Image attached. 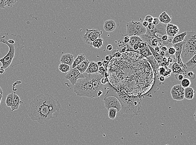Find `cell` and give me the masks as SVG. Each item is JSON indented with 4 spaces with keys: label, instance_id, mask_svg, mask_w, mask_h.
Masks as SVG:
<instances>
[{
    "label": "cell",
    "instance_id": "cell-31",
    "mask_svg": "<svg viewBox=\"0 0 196 145\" xmlns=\"http://www.w3.org/2000/svg\"><path fill=\"white\" fill-rule=\"evenodd\" d=\"M13 103V93L8 94L6 98L5 103L7 106L11 108Z\"/></svg>",
    "mask_w": 196,
    "mask_h": 145
},
{
    "label": "cell",
    "instance_id": "cell-8",
    "mask_svg": "<svg viewBox=\"0 0 196 145\" xmlns=\"http://www.w3.org/2000/svg\"><path fill=\"white\" fill-rule=\"evenodd\" d=\"M86 33L83 36L84 42L91 47L92 43L95 40L100 38L102 31L96 29H86Z\"/></svg>",
    "mask_w": 196,
    "mask_h": 145
},
{
    "label": "cell",
    "instance_id": "cell-9",
    "mask_svg": "<svg viewBox=\"0 0 196 145\" xmlns=\"http://www.w3.org/2000/svg\"><path fill=\"white\" fill-rule=\"evenodd\" d=\"M105 106L108 111L110 108H116L119 112L121 109V105L119 100L114 96L107 97L103 99Z\"/></svg>",
    "mask_w": 196,
    "mask_h": 145
},
{
    "label": "cell",
    "instance_id": "cell-37",
    "mask_svg": "<svg viewBox=\"0 0 196 145\" xmlns=\"http://www.w3.org/2000/svg\"><path fill=\"white\" fill-rule=\"evenodd\" d=\"M5 7H12L16 2L17 0H5Z\"/></svg>",
    "mask_w": 196,
    "mask_h": 145
},
{
    "label": "cell",
    "instance_id": "cell-16",
    "mask_svg": "<svg viewBox=\"0 0 196 145\" xmlns=\"http://www.w3.org/2000/svg\"><path fill=\"white\" fill-rule=\"evenodd\" d=\"M74 56L72 54L66 53L63 54L60 58V62L61 63L64 64L68 65L69 66H72L74 61Z\"/></svg>",
    "mask_w": 196,
    "mask_h": 145
},
{
    "label": "cell",
    "instance_id": "cell-35",
    "mask_svg": "<svg viewBox=\"0 0 196 145\" xmlns=\"http://www.w3.org/2000/svg\"><path fill=\"white\" fill-rule=\"evenodd\" d=\"M191 84V83L190 81L187 78H184L181 81V85L184 88H185L189 87Z\"/></svg>",
    "mask_w": 196,
    "mask_h": 145
},
{
    "label": "cell",
    "instance_id": "cell-60",
    "mask_svg": "<svg viewBox=\"0 0 196 145\" xmlns=\"http://www.w3.org/2000/svg\"><path fill=\"white\" fill-rule=\"evenodd\" d=\"M167 58L165 57H163L162 60V62L165 63L167 62Z\"/></svg>",
    "mask_w": 196,
    "mask_h": 145
},
{
    "label": "cell",
    "instance_id": "cell-7",
    "mask_svg": "<svg viewBox=\"0 0 196 145\" xmlns=\"http://www.w3.org/2000/svg\"><path fill=\"white\" fill-rule=\"evenodd\" d=\"M196 51V47L184 42L183 45L182 51L180 56V58L183 63L185 64L186 63L195 56Z\"/></svg>",
    "mask_w": 196,
    "mask_h": 145
},
{
    "label": "cell",
    "instance_id": "cell-47",
    "mask_svg": "<svg viewBox=\"0 0 196 145\" xmlns=\"http://www.w3.org/2000/svg\"><path fill=\"white\" fill-rule=\"evenodd\" d=\"M160 23L159 20V18H154L153 20L152 23H153L155 26L159 24Z\"/></svg>",
    "mask_w": 196,
    "mask_h": 145
},
{
    "label": "cell",
    "instance_id": "cell-40",
    "mask_svg": "<svg viewBox=\"0 0 196 145\" xmlns=\"http://www.w3.org/2000/svg\"><path fill=\"white\" fill-rule=\"evenodd\" d=\"M188 77L190 78V80H193L195 79L196 75L192 71H189L187 74Z\"/></svg>",
    "mask_w": 196,
    "mask_h": 145
},
{
    "label": "cell",
    "instance_id": "cell-20",
    "mask_svg": "<svg viewBox=\"0 0 196 145\" xmlns=\"http://www.w3.org/2000/svg\"><path fill=\"white\" fill-rule=\"evenodd\" d=\"M146 59L150 63L152 66L155 74L157 73L158 70H159V68L160 67V66L158 64L155 59L152 55L146 57Z\"/></svg>",
    "mask_w": 196,
    "mask_h": 145
},
{
    "label": "cell",
    "instance_id": "cell-53",
    "mask_svg": "<svg viewBox=\"0 0 196 145\" xmlns=\"http://www.w3.org/2000/svg\"><path fill=\"white\" fill-rule=\"evenodd\" d=\"M154 51H155L157 53H158V54H159L160 51H161V48H160L159 47H158V46L154 47Z\"/></svg>",
    "mask_w": 196,
    "mask_h": 145
},
{
    "label": "cell",
    "instance_id": "cell-38",
    "mask_svg": "<svg viewBox=\"0 0 196 145\" xmlns=\"http://www.w3.org/2000/svg\"><path fill=\"white\" fill-rule=\"evenodd\" d=\"M140 41H138V42H135L134 45H133V49L135 52H137V53L139 54V51H138V49H139V45L140 43Z\"/></svg>",
    "mask_w": 196,
    "mask_h": 145
},
{
    "label": "cell",
    "instance_id": "cell-1",
    "mask_svg": "<svg viewBox=\"0 0 196 145\" xmlns=\"http://www.w3.org/2000/svg\"><path fill=\"white\" fill-rule=\"evenodd\" d=\"M109 83L118 92L135 95L151 89L155 74L150 63L137 52L122 53L119 58L113 57L107 69Z\"/></svg>",
    "mask_w": 196,
    "mask_h": 145
},
{
    "label": "cell",
    "instance_id": "cell-27",
    "mask_svg": "<svg viewBox=\"0 0 196 145\" xmlns=\"http://www.w3.org/2000/svg\"><path fill=\"white\" fill-rule=\"evenodd\" d=\"M186 32H183L182 33L179 34L175 36L172 40L171 44L174 45V44H176V43L183 42L184 40V38L186 35Z\"/></svg>",
    "mask_w": 196,
    "mask_h": 145
},
{
    "label": "cell",
    "instance_id": "cell-61",
    "mask_svg": "<svg viewBox=\"0 0 196 145\" xmlns=\"http://www.w3.org/2000/svg\"><path fill=\"white\" fill-rule=\"evenodd\" d=\"M3 98V94H0V105L1 104V102L2 99Z\"/></svg>",
    "mask_w": 196,
    "mask_h": 145
},
{
    "label": "cell",
    "instance_id": "cell-2",
    "mask_svg": "<svg viewBox=\"0 0 196 145\" xmlns=\"http://www.w3.org/2000/svg\"><path fill=\"white\" fill-rule=\"evenodd\" d=\"M61 107L59 101L52 95L40 94L30 103L27 114L32 121L44 125L58 117Z\"/></svg>",
    "mask_w": 196,
    "mask_h": 145
},
{
    "label": "cell",
    "instance_id": "cell-24",
    "mask_svg": "<svg viewBox=\"0 0 196 145\" xmlns=\"http://www.w3.org/2000/svg\"><path fill=\"white\" fill-rule=\"evenodd\" d=\"M86 59H87V58H86L85 54H78L77 56L76 59L74 61L72 66V69H74L78 65L80 64L84 61L86 60Z\"/></svg>",
    "mask_w": 196,
    "mask_h": 145
},
{
    "label": "cell",
    "instance_id": "cell-33",
    "mask_svg": "<svg viewBox=\"0 0 196 145\" xmlns=\"http://www.w3.org/2000/svg\"><path fill=\"white\" fill-rule=\"evenodd\" d=\"M108 117L111 120H114L116 117L118 111L116 108H110L108 110Z\"/></svg>",
    "mask_w": 196,
    "mask_h": 145
},
{
    "label": "cell",
    "instance_id": "cell-51",
    "mask_svg": "<svg viewBox=\"0 0 196 145\" xmlns=\"http://www.w3.org/2000/svg\"><path fill=\"white\" fill-rule=\"evenodd\" d=\"M161 51H164V52H167L168 51V47L167 46H163L161 48Z\"/></svg>",
    "mask_w": 196,
    "mask_h": 145
},
{
    "label": "cell",
    "instance_id": "cell-18",
    "mask_svg": "<svg viewBox=\"0 0 196 145\" xmlns=\"http://www.w3.org/2000/svg\"><path fill=\"white\" fill-rule=\"evenodd\" d=\"M99 71V67L97 66V62L94 61L90 62L88 69L85 73H86L94 74L98 73Z\"/></svg>",
    "mask_w": 196,
    "mask_h": 145
},
{
    "label": "cell",
    "instance_id": "cell-28",
    "mask_svg": "<svg viewBox=\"0 0 196 145\" xmlns=\"http://www.w3.org/2000/svg\"><path fill=\"white\" fill-rule=\"evenodd\" d=\"M171 69L172 71V72L173 73L174 75L176 74H185V72H184L182 70L178 64L176 62L173 63V64L171 66Z\"/></svg>",
    "mask_w": 196,
    "mask_h": 145
},
{
    "label": "cell",
    "instance_id": "cell-42",
    "mask_svg": "<svg viewBox=\"0 0 196 145\" xmlns=\"http://www.w3.org/2000/svg\"><path fill=\"white\" fill-rule=\"evenodd\" d=\"M166 70H167V69L165 68L162 67H160L159 70H158V72H159V73L160 75L163 76L165 72H166Z\"/></svg>",
    "mask_w": 196,
    "mask_h": 145
},
{
    "label": "cell",
    "instance_id": "cell-58",
    "mask_svg": "<svg viewBox=\"0 0 196 145\" xmlns=\"http://www.w3.org/2000/svg\"><path fill=\"white\" fill-rule=\"evenodd\" d=\"M159 54L160 56H162V57H165V52L161 51H160L159 53Z\"/></svg>",
    "mask_w": 196,
    "mask_h": 145
},
{
    "label": "cell",
    "instance_id": "cell-10",
    "mask_svg": "<svg viewBox=\"0 0 196 145\" xmlns=\"http://www.w3.org/2000/svg\"><path fill=\"white\" fill-rule=\"evenodd\" d=\"M85 78L84 74H81L76 67L70 70L66 73L64 78L68 80L73 86H74L79 79Z\"/></svg>",
    "mask_w": 196,
    "mask_h": 145
},
{
    "label": "cell",
    "instance_id": "cell-25",
    "mask_svg": "<svg viewBox=\"0 0 196 145\" xmlns=\"http://www.w3.org/2000/svg\"><path fill=\"white\" fill-rule=\"evenodd\" d=\"M148 47L149 49H150L152 55V56L154 57V58L155 59L158 64H159L160 67L161 64L162 63V60L163 57L160 56L159 54L157 53V52L154 51V48L152 47L151 46H150L148 44Z\"/></svg>",
    "mask_w": 196,
    "mask_h": 145
},
{
    "label": "cell",
    "instance_id": "cell-30",
    "mask_svg": "<svg viewBox=\"0 0 196 145\" xmlns=\"http://www.w3.org/2000/svg\"><path fill=\"white\" fill-rule=\"evenodd\" d=\"M104 40L101 37L95 40L92 43L91 47H93L96 49H99L103 45Z\"/></svg>",
    "mask_w": 196,
    "mask_h": 145
},
{
    "label": "cell",
    "instance_id": "cell-13",
    "mask_svg": "<svg viewBox=\"0 0 196 145\" xmlns=\"http://www.w3.org/2000/svg\"><path fill=\"white\" fill-rule=\"evenodd\" d=\"M183 42L196 47V32L195 31L186 32V35Z\"/></svg>",
    "mask_w": 196,
    "mask_h": 145
},
{
    "label": "cell",
    "instance_id": "cell-32",
    "mask_svg": "<svg viewBox=\"0 0 196 145\" xmlns=\"http://www.w3.org/2000/svg\"><path fill=\"white\" fill-rule=\"evenodd\" d=\"M59 70L60 72L66 73L70 70V67L68 65L61 63L59 65Z\"/></svg>",
    "mask_w": 196,
    "mask_h": 145
},
{
    "label": "cell",
    "instance_id": "cell-3",
    "mask_svg": "<svg viewBox=\"0 0 196 145\" xmlns=\"http://www.w3.org/2000/svg\"><path fill=\"white\" fill-rule=\"evenodd\" d=\"M0 43L5 44L9 48L8 53L0 59L1 66L5 71L8 68L13 67L24 62L22 50L24 47V43L21 36L3 33L0 34Z\"/></svg>",
    "mask_w": 196,
    "mask_h": 145
},
{
    "label": "cell",
    "instance_id": "cell-12",
    "mask_svg": "<svg viewBox=\"0 0 196 145\" xmlns=\"http://www.w3.org/2000/svg\"><path fill=\"white\" fill-rule=\"evenodd\" d=\"M167 24H164L160 22L157 25L155 26L154 29L153 30H150L146 29V32L145 34L148 35H154L156 34H159L162 36L167 35L166 28Z\"/></svg>",
    "mask_w": 196,
    "mask_h": 145
},
{
    "label": "cell",
    "instance_id": "cell-63",
    "mask_svg": "<svg viewBox=\"0 0 196 145\" xmlns=\"http://www.w3.org/2000/svg\"><path fill=\"white\" fill-rule=\"evenodd\" d=\"M3 92L2 89L1 87L0 86V94H3Z\"/></svg>",
    "mask_w": 196,
    "mask_h": 145
},
{
    "label": "cell",
    "instance_id": "cell-45",
    "mask_svg": "<svg viewBox=\"0 0 196 145\" xmlns=\"http://www.w3.org/2000/svg\"><path fill=\"white\" fill-rule=\"evenodd\" d=\"M123 40H124V42L125 44H128V43H129V41H130V37L129 36L126 35H125L123 37Z\"/></svg>",
    "mask_w": 196,
    "mask_h": 145
},
{
    "label": "cell",
    "instance_id": "cell-15",
    "mask_svg": "<svg viewBox=\"0 0 196 145\" xmlns=\"http://www.w3.org/2000/svg\"><path fill=\"white\" fill-rule=\"evenodd\" d=\"M179 31V29L177 26L171 23H168L167 24L166 34L168 37H174Z\"/></svg>",
    "mask_w": 196,
    "mask_h": 145
},
{
    "label": "cell",
    "instance_id": "cell-46",
    "mask_svg": "<svg viewBox=\"0 0 196 145\" xmlns=\"http://www.w3.org/2000/svg\"><path fill=\"white\" fill-rule=\"evenodd\" d=\"M109 62L110 61H107L106 60L103 61V62H102V67H104V68L105 69L106 71H107L108 67V65Z\"/></svg>",
    "mask_w": 196,
    "mask_h": 145
},
{
    "label": "cell",
    "instance_id": "cell-41",
    "mask_svg": "<svg viewBox=\"0 0 196 145\" xmlns=\"http://www.w3.org/2000/svg\"><path fill=\"white\" fill-rule=\"evenodd\" d=\"M154 18L152 16H150V15H148L146 16L145 18V21H146L149 23H152L153 20Z\"/></svg>",
    "mask_w": 196,
    "mask_h": 145
},
{
    "label": "cell",
    "instance_id": "cell-29",
    "mask_svg": "<svg viewBox=\"0 0 196 145\" xmlns=\"http://www.w3.org/2000/svg\"><path fill=\"white\" fill-rule=\"evenodd\" d=\"M184 65L186 68L187 71L189 70L194 69L196 66V56H195L190 60L186 63Z\"/></svg>",
    "mask_w": 196,
    "mask_h": 145
},
{
    "label": "cell",
    "instance_id": "cell-54",
    "mask_svg": "<svg viewBox=\"0 0 196 145\" xmlns=\"http://www.w3.org/2000/svg\"><path fill=\"white\" fill-rule=\"evenodd\" d=\"M142 24L143 27L145 28H147L148 27V26L149 23L144 21L143 22Z\"/></svg>",
    "mask_w": 196,
    "mask_h": 145
},
{
    "label": "cell",
    "instance_id": "cell-48",
    "mask_svg": "<svg viewBox=\"0 0 196 145\" xmlns=\"http://www.w3.org/2000/svg\"><path fill=\"white\" fill-rule=\"evenodd\" d=\"M5 7L4 1L0 0V9H4Z\"/></svg>",
    "mask_w": 196,
    "mask_h": 145
},
{
    "label": "cell",
    "instance_id": "cell-23",
    "mask_svg": "<svg viewBox=\"0 0 196 145\" xmlns=\"http://www.w3.org/2000/svg\"><path fill=\"white\" fill-rule=\"evenodd\" d=\"M159 19L160 22L166 24L169 23L171 21V16L168 15L166 12H162L159 16Z\"/></svg>",
    "mask_w": 196,
    "mask_h": 145
},
{
    "label": "cell",
    "instance_id": "cell-62",
    "mask_svg": "<svg viewBox=\"0 0 196 145\" xmlns=\"http://www.w3.org/2000/svg\"><path fill=\"white\" fill-rule=\"evenodd\" d=\"M172 39H171V38H169V39H168V42H169V44H170V43H171V42H172Z\"/></svg>",
    "mask_w": 196,
    "mask_h": 145
},
{
    "label": "cell",
    "instance_id": "cell-59",
    "mask_svg": "<svg viewBox=\"0 0 196 145\" xmlns=\"http://www.w3.org/2000/svg\"><path fill=\"white\" fill-rule=\"evenodd\" d=\"M97 66H98V67H101L102 66V62L101 61H99L98 62H97Z\"/></svg>",
    "mask_w": 196,
    "mask_h": 145
},
{
    "label": "cell",
    "instance_id": "cell-44",
    "mask_svg": "<svg viewBox=\"0 0 196 145\" xmlns=\"http://www.w3.org/2000/svg\"><path fill=\"white\" fill-rule=\"evenodd\" d=\"M101 82L102 84L103 85H106V84H108V83H109V81L108 78H105V77H104L101 79Z\"/></svg>",
    "mask_w": 196,
    "mask_h": 145
},
{
    "label": "cell",
    "instance_id": "cell-4",
    "mask_svg": "<svg viewBox=\"0 0 196 145\" xmlns=\"http://www.w3.org/2000/svg\"><path fill=\"white\" fill-rule=\"evenodd\" d=\"M113 94V96L117 97L121 103V109L119 112L124 118H132L140 113L141 100L139 97L121 94L116 90Z\"/></svg>",
    "mask_w": 196,
    "mask_h": 145
},
{
    "label": "cell",
    "instance_id": "cell-43",
    "mask_svg": "<svg viewBox=\"0 0 196 145\" xmlns=\"http://www.w3.org/2000/svg\"><path fill=\"white\" fill-rule=\"evenodd\" d=\"M175 78L176 80L178 81H182L184 79V76L181 74H176L175 75Z\"/></svg>",
    "mask_w": 196,
    "mask_h": 145
},
{
    "label": "cell",
    "instance_id": "cell-55",
    "mask_svg": "<svg viewBox=\"0 0 196 145\" xmlns=\"http://www.w3.org/2000/svg\"><path fill=\"white\" fill-rule=\"evenodd\" d=\"M107 49L108 50V51H110L112 50L113 49V46H112L111 45H109L107 46Z\"/></svg>",
    "mask_w": 196,
    "mask_h": 145
},
{
    "label": "cell",
    "instance_id": "cell-39",
    "mask_svg": "<svg viewBox=\"0 0 196 145\" xmlns=\"http://www.w3.org/2000/svg\"><path fill=\"white\" fill-rule=\"evenodd\" d=\"M171 73H172V71H171V68L168 67V68L167 69L166 72H165L163 76H164L165 78H169L171 75Z\"/></svg>",
    "mask_w": 196,
    "mask_h": 145
},
{
    "label": "cell",
    "instance_id": "cell-57",
    "mask_svg": "<svg viewBox=\"0 0 196 145\" xmlns=\"http://www.w3.org/2000/svg\"><path fill=\"white\" fill-rule=\"evenodd\" d=\"M5 71V70L1 66L0 67V74H3V73H4Z\"/></svg>",
    "mask_w": 196,
    "mask_h": 145
},
{
    "label": "cell",
    "instance_id": "cell-21",
    "mask_svg": "<svg viewBox=\"0 0 196 145\" xmlns=\"http://www.w3.org/2000/svg\"><path fill=\"white\" fill-rule=\"evenodd\" d=\"M90 62L88 59L84 61L77 66V68L81 74H83L88 69Z\"/></svg>",
    "mask_w": 196,
    "mask_h": 145
},
{
    "label": "cell",
    "instance_id": "cell-34",
    "mask_svg": "<svg viewBox=\"0 0 196 145\" xmlns=\"http://www.w3.org/2000/svg\"><path fill=\"white\" fill-rule=\"evenodd\" d=\"M138 41L143 42L142 40L139 37H137V36H132V37H130V41H129V45L133 48V45H134V44L135 42H138Z\"/></svg>",
    "mask_w": 196,
    "mask_h": 145
},
{
    "label": "cell",
    "instance_id": "cell-14",
    "mask_svg": "<svg viewBox=\"0 0 196 145\" xmlns=\"http://www.w3.org/2000/svg\"><path fill=\"white\" fill-rule=\"evenodd\" d=\"M138 51L140 55L146 58L152 55L151 52L148 47V44L144 42H140Z\"/></svg>",
    "mask_w": 196,
    "mask_h": 145
},
{
    "label": "cell",
    "instance_id": "cell-36",
    "mask_svg": "<svg viewBox=\"0 0 196 145\" xmlns=\"http://www.w3.org/2000/svg\"><path fill=\"white\" fill-rule=\"evenodd\" d=\"M166 46L168 47V52L169 55L171 56H174L175 53V49L173 47V45H172L171 43V44H169Z\"/></svg>",
    "mask_w": 196,
    "mask_h": 145
},
{
    "label": "cell",
    "instance_id": "cell-6",
    "mask_svg": "<svg viewBox=\"0 0 196 145\" xmlns=\"http://www.w3.org/2000/svg\"><path fill=\"white\" fill-rule=\"evenodd\" d=\"M146 32V29L143 26L140 22H135L131 21L126 23V35L129 37L132 36H140L144 35Z\"/></svg>",
    "mask_w": 196,
    "mask_h": 145
},
{
    "label": "cell",
    "instance_id": "cell-11",
    "mask_svg": "<svg viewBox=\"0 0 196 145\" xmlns=\"http://www.w3.org/2000/svg\"><path fill=\"white\" fill-rule=\"evenodd\" d=\"M171 94L172 98L174 100H183L184 98V88L182 87L181 85H174L171 88Z\"/></svg>",
    "mask_w": 196,
    "mask_h": 145
},
{
    "label": "cell",
    "instance_id": "cell-19",
    "mask_svg": "<svg viewBox=\"0 0 196 145\" xmlns=\"http://www.w3.org/2000/svg\"><path fill=\"white\" fill-rule=\"evenodd\" d=\"M23 102L20 100V97L15 93H13V103L11 106V109L12 111L18 110L19 105Z\"/></svg>",
    "mask_w": 196,
    "mask_h": 145
},
{
    "label": "cell",
    "instance_id": "cell-17",
    "mask_svg": "<svg viewBox=\"0 0 196 145\" xmlns=\"http://www.w3.org/2000/svg\"><path fill=\"white\" fill-rule=\"evenodd\" d=\"M117 27L116 23L113 20H107L104 22L103 29L105 31L112 32Z\"/></svg>",
    "mask_w": 196,
    "mask_h": 145
},
{
    "label": "cell",
    "instance_id": "cell-26",
    "mask_svg": "<svg viewBox=\"0 0 196 145\" xmlns=\"http://www.w3.org/2000/svg\"><path fill=\"white\" fill-rule=\"evenodd\" d=\"M158 35H148L145 34L144 35H143L139 37L143 42H145L147 44H148L150 46H151V41L153 40L154 39L157 37H158Z\"/></svg>",
    "mask_w": 196,
    "mask_h": 145
},
{
    "label": "cell",
    "instance_id": "cell-22",
    "mask_svg": "<svg viewBox=\"0 0 196 145\" xmlns=\"http://www.w3.org/2000/svg\"><path fill=\"white\" fill-rule=\"evenodd\" d=\"M195 91L193 88L191 87H188L184 88V98L187 100H192L193 99Z\"/></svg>",
    "mask_w": 196,
    "mask_h": 145
},
{
    "label": "cell",
    "instance_id": "cell-56",
    "mask_svg": "<svg viewBox=\"0 0 196 145\" xmlns=\"http://www.w3.org/2000/svg\"><path fill=\"white\" fill-rule=\"evenodd\" d=\"M159 81L160 82H163L165 81V78L164 76H160L159 77Z\"/></svg>",
    "mask_w": 196,
    "mask_h": 145
},
{
    "label": "cell",
    "instance_id": "cell-5",
    "mask_svg": "<svg viewBox=\"0 0 196 145\" xmlns=\"http://www.w3.org/2000/svg\"><path fill=\"white\" fill-rule=\"evenodd\" d=\"M85 78L79 79L74 86V91L77 96L93 99L97 97L90 75L84 73Z\"/></svg>",
    "mask_w": 196,
    "mask_h": 145
},
{
    "label": "cell",
    "instance_id": "cell-49",
    "mask_svg": "<svg viewBox=\"0 0 196 145\" xmlns=\"http://www.w3.org/2000/svg\"><path fill=\"white\" fill-rule=\"evenodd\" d=\"M154 25L152 23H149L148 26V27L147 28L148 29L150 30H153L154 29Z\"/></svg>",
    "mask_w": 196,
    "mask_h": 145
},
{
    "label": "cell",
    "instance_id": "cell-52",
    "mask_svg": "<svg viewBox=\"0 0 196 145\" xmlns=\"http://www.w3.org/2000/svg\"><path fill=\"white\" fill-rule=\"evenodd\" d=\"M113 58L112 55H108L105 56V60L107 61H110L111 59Z\"/></svg>",
    "mask_w": 196,
    "mask_h": 145
},
{
    "label": "cell",
    "instance_id": "cell-50",
    "mask_svg": "<svg viewBox=\"0 0 196 145\" xmlns=\"http://www.w3.org/2000/svg\"><path fill=\"white\" fill-rule=\"evenodd\" d=\"M162 41L163 42H166L168 40V39H169V37L167 35H165L162 36Z\"/></svg>",
    "mask_w": 196,
    "mask_h": 145
}]
</instances>
